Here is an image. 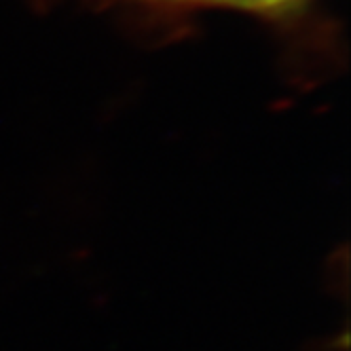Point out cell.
<instances>
[{
    "label": "cell",
    "instance_id": "6da1fadb",
    "mask_svg": "<svg viewBox=\"0 0 351 351\" xmlns=\"http://www.w3.org/2000/svg\"><path fill=\"white\" fill-rule=\"evenodd\" d=\"M305 0H210L212 7H231L252 13H284L288 9H296Z\"/></svg>",
    "mask_w": 351,
    "mask_h": 351
}]
</instances>
